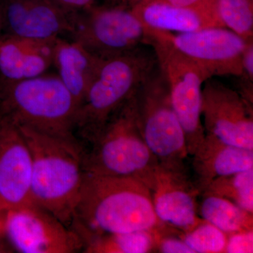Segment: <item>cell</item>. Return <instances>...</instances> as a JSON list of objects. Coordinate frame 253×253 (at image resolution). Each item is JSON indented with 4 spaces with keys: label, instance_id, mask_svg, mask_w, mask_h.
<instances>
[{
    "label": "cell",
    "instance_id": "obj_1",
    "mask_svg": "<svg viewBox=\"0 0 253 253\" xmlns=\"http://www.w3.org/2000/svg\"><path fill=\"white\" fill-rule=\"evenodd\" d=\"M97 234L157 229L151 191L132 178L84 173L72 222Z\"/></svg>",
    "mask_w": 253,
    "mask_h": 253
},
{
    "label": "cell",
    "instance_id": "obj_2",
    "mask_svg": "<svg viewBox=\"0 0 253 253\" xmlns=\"http://www.w3.org/2000/svg\"><path fill=\"white\" fill-rule=\"evenodd\" d=\"M17 126L31 151L33 204L70 226L84 178V147L78 141Z\"/></svg>",
    "mask_w": 253,
    "mask_h": 253
},
{
    "label": "cell",
    "instance_id": "obj_3",
    "mask_svg": "<svg viewBox=\"0 0 253 253\" xmlns=\"http://www.w3.org/2000/svg\"><path fill=\"white\" fill-rule=\"evenodd\" d=\"M157 65L154 50L145 46L102 60L75 118V135L84 149L135 94Z\"/></svg>",
    "mask_w": 253,
    "mask_h": 253
},
{
    "label": "cell",
    "instance_id": "obj_4",
    "mask_svg": "<svg viewBox=\"0 0 253 253\" xmlns=\"http://www.w3.org/2000/svg\"><path fill=\"white\" fill-rule=\"evenodd\" d=\"M77 110L58 76L45 73L22 81L0 80V120L15 126L78 141L74 133Z\"/></svg>",
    "mask_w": 253,
    "mask_h": 253
},
{
    "label": "cell",
    "instance_id": "obj_5",
    "mask_svg": "<svg viewBox=\"0 0 253 253\" xmlns=\"http://www.w3.org/2000/svg\"><path fill=\"white\" fill-rule=\"evenodd\" d=\"M135 94L84 149L83 169L87 174L132 178L152 191L160 164L138 129Z\"/></svg>",
    "mask_w": 253,
    "mask_h": 253
},
{
    "label": "cell",
    "instance_id": "obj_6",
    "mask_svg": "<svg viewBox=\"0 0 253 253\" xmlns=\"http://www.w3.org/2000/svg\"><path fill=\"white\" fill-rule=\"evenodd\" d=\"M135 115L141 137L160 166L186 169L189 154L185 135L173 109L168 82L158 65L136 91Z\"/></svg>",
    "mask_w": 253,
    "mask_h": 253
},
{
    "label": "cell",
    "instance_id": "obj_7",
    "mask_svg": "<svg viewBox=\"0 0 253 253\" xmlns=\"http://www.w3.org/2000/svg\"><path fill=\"white\" fill-rule=\"evenodd\" d=\"M149 30V46L168 82L173 109L185 135L188 154L192 156L206 136L201 119L202 89L205 82L211 78L204 68L176 49L163 31Z\"/></svg>",
    "mask_w": 253,
    "mask_h": 253
},
{
    "label": "cell",
    "instance_id": "obj_8",
    "mask_svg": "<svg viewBox=\"0 0 253 253\" xmlns=\"http://www.w3.org/2000/svg\"><path fill=\"white\" fill-rule=\"evenodd\" d=\"M70 38L102 59L149 46L151 41L149 28L130 7L104 4L79 13Z\"/></svg>",
    "mask_w": 253,
    "mask_h": 253
},
{
    "label": "cell",
    "instance_id": "obj_9",
    "mask_svg": "<svg viewBox=\"0 0 253 253\" xmlns=\"http://www.w3.org/2000/svg\"><path fill=\"white\" fill-rule=\"evenodd\" d=\"M4 234L21 253H73L83 251L81 238L51 213L35 204L6 211Z\"/></svg>",
    "mask_w": 253,
    "mask_h": 253
},
{
    "label": "cell",
    "instance_id": "obj_10",
    "mask_svg": "<svg viewBox=\"0 0 253 253\" xmlns=\"http://www.w3.org/2000/svg\"><path fill=\"white\" fill-rule=\"evenodd\" d=\"M205 133L226 144L253 149V106L237 91L209 78L202 89Z\"/></svg>",
    "mask_w": 253,
    "mask_h": 253
},
{
    "label": "cell",
    "instance_id": "obj_11",
    "mask_svg": "<svg viewBox=\"0 0 253 253\" xmlns=\"http://www.w3.org/2000/svg\"><path fill=\"white\" fill-rule=\"evenodd\" d=\"M163 33L176 49L204 68L211 78L239 77L242 72L243 56L249 41L231 30L212 27L179 34Z\"/></svg>",
    "mask_w": 253,
    "mask_h": 253
},
{
    "label": "cell",
    "instance_id": "obj_12",
    "mask_svg": "<svg viewBox=\"0 0 253 253\" xmlns=\"http://www.w3.org/2000/svg\"><path fill=\"white\" fill-rule=\"evenodd\" d=\"M78 14L49 0H0V36L40 40L70 37Z\"/></svg>",
    "mask_w": 253,
    "mask_h": 253
},
{
    "label": "cell",
    "instance_id": "obj_13",
    "mask_svg": "<svg viewBox=\"0 0 253 253\" xmlns=\"http://www.w3.org/2000/svg\"><path fill=\"white\" fill-rule=\"evenodd\" d=\"M32 169L31 151L18 126L0 120V203L6 211L34 204Z\"/></svg>",
    "mask_w": 253,
    "mask_h": 253
},
{
    "label": "cell",
    "instance_id": "obj_14",
    "mask_svg": "<svg viewBox=\"0 0 253 253\" xmlns=\"http://www.w3.org/2000/svg\"><path fill=\"white\" fill-rule=\"evenodd\" d=\"M151 194L155 212L161 222L186 232L205 221L198 211L197 196L201 193L186 169L160 166Z\"/></svg>",
    "mask_w": 253,
    "mask_h": 253
},
{
    "label": "cell",
    "instance_id": "obj_15",
    "mask_svg": "<svg viewBox=\"0 0 253 253\" xmlns=\"http://www.w3.org/2000/svg\"><path fill=\"white\" fill-rule=\"evenodd\" d=\"M56 39L0 38V80L18 81L45 74L53 66Z\"/></svg>",
    "mask_w": 253,
    "mask_h": 253
},
{
    "label": "cell",
    "instance_id": "obj_16",
    "mask_svg": "<svg viewBox=\"0 0 253 253\" xmlns=\"http://www.w3.org/2000/svg\"><path fill=\"white\" fill-rule=\"evenodd\" d=\"M192 156L194 183L201 194L218 178L253 168V149L226 144L207 134Z\"/></svg>",
    "mask_w": 253,
    "mask_h": 253
},
{
    "label": "cell",
    "instance_id": "obj_17",
    "mask_svg": "<svg viewBox=\"0 0 253 253\" xmlns=\"http://www.w3.org/2000/svg\"><path fill=\"white\" fill-rule=\"evenodd\" d=\"M102 60L73 40L58 38L55 41L53 66L57 69L60 80L72 95L78 109Z\"/></svg>",
    "mask_w": 253,
    "mask_h": 253
},
{
    "label": "cell",
    "instance_id": "obj_18",
    "mask_svg": "<svg viewBox=\"0 0 253 253\" xmlns=\"http://www.w3.org/2000/svg\"><path fill=\"white\" fill-rule=\"evenodd\" d=\"M130 8L146 28L155 31L187 33L213 27L197 11L159 0H140Z\"/></svg>",
    "mask_w": 253,
    "mask_h": 253
},
{
    "label": "cell",
    "instance_id": "obj_19",
    "mask_svg": "<svg viewBox=\"0 0 253 253\" xmlns=\"http://www.w3.org/2000/svg\"><path fill=\"white\" fill-rule=\"evenodd\" d=\"M71 228L83 243L86 253H146L156 249L163 235L161 228L121 233L97 234L72 223Z\"/></svg>",
    "mask_w": 253,
    "mask_h": 253
},
{
    "label": "cell",
    "instance_id": "obj_20",
    "mask_svg": "<svg viewBox=\"0 0 253 253\" xmlns=\"http://www.w3.org/2000/svg\"><path fill=\"white\" fill-rule=\"evenodd\" d=\"M199 214L204 220L211 223L226 234L253 230V214L229 200L214 196L202 195Z\"/></svg>",
    "mask_w": 253,
    "mask_h": 253
},
{
    "label": "cell",
    "instance_id": "obj_21",
    "mask_svg": "<svg viewBox=\"0 0 253 253\" xmlns=\"http://www.w3.org/2000/svg\"><path fill=\"white\" fill-rule=\"evenodd\" d=\"M201 194L224 198L253 214V168L218 178Z\"/></svg>",
    "mask_w": 253,
    "mask_h": 253
},
{
    "label": "cell",
    "instance_id": "obj_22",
    "mask_svg": "<svg viewBox=\"0 0 253 253\" xmlns=\"http://www.w3.org/2000/svg\"><path fill=\"white\" fill-rule=\"evenodd\" d=\"M215 8L224 27L245 41L253 40V0H215Z\"/></svg>",
    "mask_w": 253,
    "mask_h": 253
},
{
    "label": "cell",
    "instance_id": "obj_23",
    "mask_svg": "<svg viewBox=\"0 0 253 253\" xmlns=\"http://www.w3.org/2000/svg\"><path fill=\"white\" fill-rule=\"evenodd\" d=\"M181 239L194 253H221L225 250L227 234L204 221L184 232Z\"/></svg>",
    "mask_w": 253,
    "mask_h": 253
},
{
    "label": "cell",
    "instance_id": "obj_24",
    "mask_svg": "<svg viewBox=\"0 0 253 253\" xmlns=\"http://www.w3.org/2000/svg\"><path fill=\"white\" fill-rule=\"evenodd\" d=\"M239 78L237 91L243 99L253 106V40L249 41L244 56L243 68Z\"/></svg>",
    "mask_w": 253,
    "mask_h": 253
},
{
    "label": "cell",
    "instance_id": "obj_25",
    "mask_svg": "<svg viewBox=\"0 0 253 253\" xmlns=\"http://www.w3.org/2000/svg\"><path fill=\"white\" fill-rule=\"evenodd\" d=\"M139 1L140 0H137L136 2ZM159 1H165L168 4L179 6V7L194 10L207 19L212 25L213 27L225 28L221 23L216 12L215 0H159Z\"/></svg>",
    "mask_w": 253,
    "mask_h": 253
},
{
    "label": "cell",
    "instance_id": "obj_26",
    "mask_svg": "<svg viewBox=\"0 0 253 253\" xmlns=\"http://www.w3.org/2000/svg\"><path fill=\"white\" fill-rule=\"evenodd\" d=\"M224 253H253V230L239 231L227 234Z\"/></svg>",
    "mask_w": 253,
    "mask_h": 253
},
{
    "label": "cell",
    "instance_id": "obj_27",
    "mask_svg": "<svg viewBox=\"0 0 253 253\" xmlns=\"http://www.w3.org/2000/svg\"><path fill=\"white\" fill-rule=\"evenodd\" d=\"M156 249L163 253H194L182 239L164 235L158 240Z\"/></svg>",
    "mask_w": 253,
    "mask_h": 253
},
{
    "label": "cell",
    "instance_id": "obj_28",
    "mask_svg": "<svg viewBox=\"0 0 253 253\" xmlns=\"http://www.w3.org/2000/svg\"><path fill=\"white\" fill-rule=\"evenodd\" d=\"M50 1L71 14H79L97 4L98 0H49Z\"/></svg>",
    "mask_w": 253,
    "mask_h": 253
},
{
    "label": "cell",
    "instance_id": "obj_29",
    "mask_svg": "<svg viewBox=\"0 0 253 253\" xmlns=\"http://www.w3.org/2000/svg\"><path fill=\"white\" fill-rule=\"evenodd\" d=\"M137 1V0H104L103 4L106 6H126L131 7Z\"/></svg>",
    "mask_w": 253,
    "mask_h": 253
},
{
    "label": "cell",
    "instance_id": "obj_30",
    "mask_svg": "<svg viewBox=\"0 0 253 253\" xmlns=\"http://www.w3.org/2000/svg\"><path fill=\"white\" fill-rule=\"evenodd\" d=\"M6 211H2L0 212V238L1 236H4V217Z\"/></svg>",
    "mask_w": 253,
    "mask_h": 253
},
{
    "label": "cell",
    "instance_id": "obj_31",
    "mask_svg": "<svg viewBox=\"0 0 253 253\" xmlns=\"http://www.w3.org/2000/svg\"><path fill=\"white\" fill-rule=\"evenodd\" d=\"M10 251H9V250L6 249V247H5L4 245H2L1 244V242H0V253H9Z\"/></svg>",
    "mask_w": 253,
    "mask_h": 253
},
{
    "label": "cell",
    "instance_id": "obj_32",
    "mask_svg": "<svg viewBox=\"0 0 253 253\" xmlns=\"http://www.w3.org/2000/svg\"><path fill=\"white\" fill-rule=\"evenodd\" d=\"M6 211L3 208L2 206H1V203H0V212H2V211Z\"/></svg>",
    "mask_w": 253,
    "mask_h": 253
},
{
    "label": "cell",
    "instance_id": "obj_33",
    "mask_svg": "<svg viewBox=\"0 0 253 253\" xmlns=\"http://www.w3.org/2000/svg\"><path fill=\"white\" fill-rule=\"evenodd\" d=\"M0 38H1V36H0Z\"/></svg>",
    "mask_w": 253,
    "mask_h": 253
}]
</instances>
